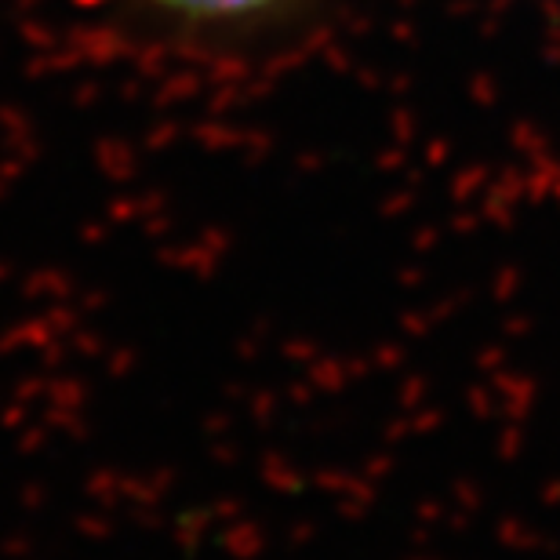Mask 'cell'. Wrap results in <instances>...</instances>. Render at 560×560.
<instances>
[{"instance_id": "1", "label": "cell", "mask_w": 560, "mask_h": 560, "mask_svg": "<svg viewBox=\"0 0 560 560\" xmlns=\"http://www.w3.org/2000/svg\"><path fill=\"white\" fill-rule=\"evenodd\" d=\"M156 4L183 11V15H194V19H233V15L262 11L277 4V0H156Z\"/></svg>"}]
</instances>
